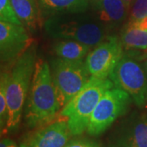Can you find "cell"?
Wrapping results in <instances>:
<instances>
[{"label":"cell","mask_w":147,"mask_h":147,"mask_svg":"<svg viewBox=\"0 0 147 147\" xmlns=\"http://www.w3.org/2000/svg\"><path fill=\"white\" fill-rule=\"evenodd\" d=\"M64 147H102L98 142L87 139L79 138L75 140H71Z\"/></svg>","instance_id":"ffe728a7"},{"label":"cell","mask_w":147,"mask_h":147,"mask_svg":"<svg viewBox=\"0 0 147 147\" xmlns=\"http://www.w3.org/2000/svg\"><path fill=\"white\" fill-rule=\"evenodd\" d=\"M146 57H147V53H146Z\"/></svg>","instance_id":"484cf974"},{"label":"cell","mask_w":147,"mask_h":147,"mask_svg":"<svg viewBox=\"0 0 147 147\" xmlns=\"http://www.w3.org/2000/svg\"><path fill=\"white\" fill-rule=\"evenodd\" d=\"M144 67H145V69H146V70L147 72V57H146V61L144 62Z\"/></svg>","instance_id":"cb8c5ba5"},{"label":"cell","mask_w":147,"mask_h":147,"mask_svg":"<svg viewBox=\"0 0 147 147\" xmlns=\"http://www.w3.org/2000/svg\"><path fill=\"white\" fill-rule=\"evenodd\" d=\"M127 25L129 26L133 27V28L138 29V30H141L147 31V16L138 20V21H128L127 23Z\"/></svg>","instance_id":"44dd1931"},{"label":"cell","mask_w":147,"mask_h":147,"mask_svg":"<svg viewBox=\"0 0 147 147\" xmlns=\"http://www.w3.org/2000/svg\"><path fill=\"white\" fill-rule=\"evenodd\" d=\"M16 16L27 30L34 34L41 25L39 11L35 0H11Z\"/></svg>","instance_id":"4fadbf2b"},{"label":"cell","mask_w":147,"mask_h":147,"mask_svg":"<svg viewBox=\"0 0 147 147\" xmlns=\"http://www.w3.org/2000/svg\"><path fill=\"white\" fill-rule=\"evenodd\" d=\"M92 4L96 18L106 28L120 25L128 15L129 7L123 0H99Z\"/></svg>","instance_id":"7c38bea8"},{"label":"cell","mask_w":147,"mask_h":147,"mask_svg":"<svg viewBox=\"0 0 147 147\" xmlns=\"http://www.w3.org/2000/svg\"><path fill=\"white\" fill-rule=\"evenodd\" d=\"M90 48L84 43L69 39H59L53 46V52L57 57L70 61L83 60L89 53Z\"/></svg>","instance_id":"5bb4252c"},{"label":"cell","mask_w":147,"mask_h":147,"mask_svg":"<svg viewBox=\"0 0 147 147\" xmlns=\"http://www.w3.org/2000/svg\"><path fill=\"white\" fill-rule=\"evenodd\" d=\"M120 41L125 51H146L147 50V31L126 25L121 34Z\"/></svg>","instance_id":"2e32d148"},{"label":"cell","mask_w":147,"mask_h":147,"mask_svg":"<svg viewBox=\"0 0 147 147\" xmlns=\"http://www.w3.org/2000/svg\"><path fill=\"white\" fill-rule=\"evenodd\" d=\"M0 21L23 26L16 16L11 0H0Z\"/></svg>","instance_id":"ac0fdd59"},{"label":"cell","mask_w":147,"mask_h":147,"mask_svg":"<svg viewBox=\"0 0 147 147\" xmlns=\"http://www.w3.org/2000/svg\"><path fill=\"white\" fill-rule=\"evenodd\" d=\"M50 67L62 107L79 93L92 77L83 60L70 61L57 57L51 61Z\"/></svg>","instance_id":"5b68a950"},{"label":"cell","mask_w":147,"mask_h":147,"mask_svg":"<svg viewBox=\"0 0 147 147\" xmlns=\"http://www.w3.org/2000/svg\"><path fill=\"white\" fill-rule=\"evenodd\" d=\"M72 136L67 121H54L39 128L21 147H64Z\"/></svg>","instance_id":"8fae6325"},{"label":"cell","mask_w":147,"mask_h":147,"mask_svg":"<svg viewBox=\"0 0 147 147\" xmlns=\"http://www.w3.org/2000/svg\"><path fill=\"white\" fill-rule=\"evenodd\" d=\"M0 147H18L16 142L11 140L10 138H3L1 140Z\"/></svg>","instance_id":"7402d4cb"},{"label":"cell","mask_w":147,"mask_h":147,"mask_svg":"<svg viewBox=\"0 0 147 147\" xmlns=\"http://www.w3.org/2000/svg\"><path fill=\"white\" fill-rule=\"evenodd\" d=\"M81 13H65L47 19L43 28L48 36L57 39H69L96 47L107 38V28L96 17Z\"/></svg>","instance_id":"7a4b0ae2"},{"label":"cell","mask_w":147,"mask_h":147,"mask_svg":"<svg viewBox=\"0 0 147 147\" xmlns=\"http://www.w3.org/2000/svg\"><path fill=\"white\" fill-rule=\"evenodd\" d=\"M107 147H147V112H133L110 132Z\"/></svg>","instance_id":"ba28073f"},{"label":"cell","mask_w":147,"mask_h":147,"mask_svg":"<svg viewBox=\"0 0 147 147\" xmlns=\"http://www.w3.org/2000/svg\"><path fill=\"white\" fill-rule=\"evenodd\" d=\"M147 16V0H134L128 21H135Z\"/></svg>","instance_id":"d6986e66"},{"label":"cell","mask_w":147,"mask_h":147,"mask_svg":"<svg viewBox=\"0 0 147 147\" xmlns=\"http://www.w3.org/2000/svg\"><path fill=\"white\" fill-rule=\"evenodd\" d=\"M123 2H124V3H126L127 5L129 7H130V5H131V3H133V1H134V0H123Z\"/></svg>","instance_id":"603a6c76"},{"label":"cell","mask_w":147,"mask_h":147,"mask_svg":"<svg viewBox=\"0 0 147 147\" xmlns=\"http://www.w3.org/2000/svg\"><path fill=\"white\" fill-rule=\"evenodd\" d=\"M8 74L2 72L0 80V129L1 134H6L7 131L8 123V107L7 101V85Z\"/></svg>","instance_id":"e0dca14e"},{"label":"cell","mask_w":147,"mask_h":147,"mask_svg":"<svg viewBox=\"0 0 147 147\" xmlns=\"http://www.w3.org/2000/svg\"><path fill=\"white\" fill-rule=\"evenodd\" d=\"M33 38L24 26L0 21L1 63H15L33 44Z\"/></svg>","instance_id":"30bf717a"},{"label":"cell","mask_w":147,"mask_h":147,"mask_svg":"<svg viewBox=\"0 0 147 147\" xmlns=\"http://www.w3.org/2000/svg\"><path fill=\"white\" fill-rule=\"evenodd\" d=\"M61 108L51 67L46 61L38 59L24 106L25 123L30 128L46 126L53 123Z\"/></svg>","instance_id":"6da1fadb"},{"label":"cell","mask_w":147,"mask_h":147,"mask_svg":"<svg viewBox=\"0 0 147 147\" xmlns=\"http://www.w3.org/2000/svg\"><path fill=\"white\" fill-rule=\"evenodd\" d=\"M114 86L110 79L91 77L88 83L62 108L60 115L67 119L73 136H79L87 131L97 103L105 92Z\"/></svg>","instance_id":"277c9868"},{"label":"cell","mask_w":147,"mask_h":147,"mask_svg":"<svg viewBox=\"0 0 147 147\" xmlns=\"http://www.w3.org/2000/svg\"><path fill=\"white\" fill-rule=\"evenodd\" d=\"M97 1H99V0H91V2L93 3H95V2H97Z\"/></svg>","instance_id":"d4e9b609"},{"label":"cell","mask_w":147,"mask_h":147,"mask_svg":"<svg viewBox=\"0 0 147 147\" xmlns=\"http://www.w3.org/2000/svg\"><path fill=\"white\" fill-rule=\"evenodd\" d=\"M94 47L84 61L87 69L92 77L106 79L123 55L120 39L108 36Z\"/></svg>","instance_id":"9c48e42d"},{"label":"cell","mask_w":147,"mask_h":147,"mask_svg":"<svg viewBox=\"0 0 147 147\" xmlns=\"http://www.w3.org/2000/svg\"><path fill=\"white\" fill-rule=\"evenodd\" d=\"M42 8L53 13H79L88 9L91 0H38Z\"/></svg>","instance_id":"9a60e30c"},{"label":"cell","mask_w":147,"mask_h":147,"mask_svg":"<svg viewBox=\"0 0 147 147\" xmlns=\"http://www.w3.org/2000/svg\"><path fill=\"white\" fill-rule=\"evenodd\" d=\"M36 53V44L33 43L13 63L10 74H8L7 85V101L9 115L8 132L16 131L20 125L22 111L30 92L37 61Z\"/></svg>","instance_id":"3957f363"},{"label":"cell","mask_w":147,"mask_h":147,"mask_svg":"<svg viewBox=\"0 0 147 147\" xmlns=\"http://www.w3.org/2000/svg\"><path fill=\"white\" fill-rule=\"evenodd\" d=\"M116 88L130 95L132 101L140 108L147 104V72L134 57L127 55L116 64L109 76Z\"/></svg>","instance_id":"8992f818"},{"label":"cell","mask_w":147,"mask_h":147,"mask_svg":"<svg viewBox=\"0 0 147 147\" xmlns=\"http://www.w3.org/2000/svg\"><path fill=\"white\" fill-rule=\"evenodd\" d=\"M132 99L130 95L118 88L107 90L97 103L87 128L88 134L98 137L104 133L119 118L125 115Z\"/></svg>","instance_id":"52a82bcc"}]
</instances>
